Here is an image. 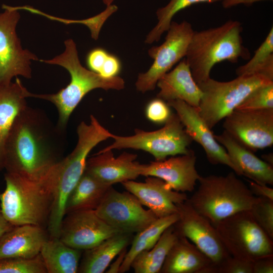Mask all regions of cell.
Returning a JSON list of instances; mask_svg holds the SVG:
<instances>
[{"mask_svg":"<svg viewBox=\"0 0 273 273\" xmlns=\"http://www.w3.org/2000/svg\"><path fill=\"white\" fill-rule=\"evenodd\" d=\"M65 130L38 108L26 107L17 116L5 147L6 172L44 179L63 158Z\"/></svg>","mask_w":273,"mask_h":273,"instance_id":"obj_1","label":"cell"},{"mask_svg":"<svg viewBox=\"0 0 273 273\" xmlns=\"http://www.w3.org/2000/svg\"><path fill=\"white\" fill-rule=\"evenodd\" d=\"M77 133L78 140L74 149L58 162L48 174L54 195L47 228L50 237L59 238L67 199L85 170L89 153L100 143L111 138L113 134L93 115L90 116L89 123L84 121L79 123Z\"/></svg>","mask_w":273,"mask_h":273,"instance_id":"obj_2","label":"cell"},{"mask_svg":"<svg viewBox=\"0 0 273 273\" xmlns=\"http://www.w3.org/2000/svg\"><path fill=\"white\" fill-rule=\"evenodd\" d=\"M240 22L230 20L213 28L195 31L189 43L186 60L197 84L210 76L215 65L228 61L236 63L240 58L250 59L248 49L243 43Z\"/></svg>","mask_w":273,"mask_h":273,"instance_id":"obj_3","label":"cell"},{"mask_svg":"<svg viewBox=\"0 0 273 273\" xmlns=\"http://www.w3.org/2000/svg\"><path fill=\"white\" fill-rule=\"evenodd\" d=\"M64 44L65 50L62 54L51 60L39 61L65 68L70 75L69 83L57 93H31L30 97L43 99L53 103L58 113L57 124L65 130L72 113L87 93L96 88L120 90L124 88L125 81L119 76L107 78L87 70L80 62L76 46L73 39L66 40Z\"/></svg>","mask_w":273,"mask_h":273,"instance_id":"obj_4","label":"cell"},{"mask_svg":"<svg viewBox=\"0 0 273 273\" xmlns=\"http://www.w3.org/2000/svg\"><path fill=\"white\" fill-rule=\"evenodd\" d=\"M6 187L0 193V208L13 225L47 228L53 200V188L47 175L40 180L6 172Z\"/></svg>","mask_w":273,"mask_h":273,"instance_id":"obj_5","label":"cell"},{"mask_svg":"<svg viewBox=\"0 0 273 273\" xmlns=\"http://www.w3.org/2000/svg\"><path fill=\"white\" fill-rule=\"evenodd\" d=\"M198 181V189L188 200L214 226L230 216L249 210L256 197L234 171L224 176H200Z\"/></svg>","mask_w":273,"mask_h":273,"instance_id":"obj_6","label":"cell"},{"mask_svg":"<svg viewBox=\"0 0 273 273\" xmlns=\"http://www.w3.org/2000/svg\"><path fill=\"white\" fill-rule=\"evenodd\" d=\"M258 74L238 76L229 81H219L210 77L198 84L202 96L198 112L212 129L259 86L272 82Z\"/></svg>","mask_w":273,"mask_h":273,"instance_id":"obj_7","label":"cell"},{"mask_svg":"<svg viewBox=\"0 0 273 273\" xmlns=\"http://www.w3.org/2000/svg\"><path fill=\"white\" fill-rule=\"evenodd\" d=\"M111 138L114 142L101 151L141 150L151 154L156 161L187 154L191 151L189 147L193 141L177 115L173 113L159 129L147 131L136 128L132 135L112 134Z\"/></svg>","mask_w":273,"mask_h":273,"instance_id":"obj_8","label":"cell"},{"mask_svg":"<svg viewBox=\"0 0 273 273\" xmlns=\"http://www.w3.org/2000/svg\"><path fill=\"white\" fill-rule=\"evenodd\" d=\"M215 227L232 256L253 262L273 255V240L256 222L249 210L230 216Z\"/></svg>","mask_w":273,"mask_h":273,"instance_id":"obj_9","label":"cell"},{"mask_svg":"<svg viewBox=\"0 0 273 273\" xmlns=\"http://www.w3.org/2000/svg\"><path fill=\"white\" fill-rule=\"evenodd\" d=\"M167 31L163 43L148 50L154 62L147 72L138 75L135 85L139 92L154 90L159 79L186 55L194 31L191 24L172 21Z\"/></svg>","mask_w":273,"mask_h":273,"instance_id":"obj_10","label":"cell"},{"mask_svg":"<svg viewBox=\"0 0 273 273\" xmlns=\"http://www.w3.org/2000/svg\"><path fill=\"white\" fill-rule=\"evenodd\" d=\"M0 13V84L12 82L14 76L31 77V61H38L27 50L22 49L16 28L20 15L15 7L3 5Z\"/></svg>","mask_w":273,"mask_h":273,"instance_id":"obj_11","label":"cell"},{"mask_svg":"<svg viewBox=\"0 0 273 273\" xmlns=\"http://www.w3.org/2000/svg\"><path fill=\"white\" fill-rule=\"evenodd\" d=\"M110 226L123 233L139 232L158 219L150 209H145L132 194L120 192L111 186L95 210Z\"/></svg>","mask_w":273,"mask_h":273,"instance_id":"obj_12","label":"cell"},{"mask_svg":"<svg viewBox=\"0 0 273 273\" xmlns=\"http://www.w3.org/2000/svg\"><path fill=\"white\" fill-rule=\"evenodd\" d=\"M176 205L179 218L173 224L175 229L209 258L215 273L217 268L231 256L215 227L194 209L188 199Z\"/></svg>","mask_w":273,"mask_h":273,"instance_id":"obj_13","label":"cell"},{"mask_svg":"<svg viewBox=\"0 0 273 273\" xmlns=\"http://www.w3.org/2000/svg\"><path fill=\"white\" fill-rule=\"evenodd\" d=\"M224 131L255 152L273 144V109L235 110L225 118Z\"/></svg>","mask_w":273,"mask_h":273,"instance_id":"obj_14","label":"cell"},{"mask_svg":"<svg viewBox=\"0 0 273 273\" xmlns=\"http://www.w3.org/2000/svg\"><path fill=\"white\" fill-rule=\"evenodd\" d=\"M119 233L100 218L95 210H82L65 214L59 238L72 248L84 251Z\"/></svg>","mask_w":273,"mask_h":273,"instance_id":"obj_15","label":"cell"},{"mask_svg":"<svg viewBox=\"0 0 273 273\" xmlns=\"http://www.w3.org/2000/svg\"><path fill=\"white\" fill-rule=\"evenodd\" d=\"M174 109L193 141L204 149L206 158L212 165L222 164L231 168L237 175L241 173L234 164L224 148L215 139L211 129L200 115L198 109L181 100L166 102Z\"/></svg>","mask_w":273,"mask_h":273,"instance_id":"obj_16","label":"cell"},{"mask_svg":"<svg viewBox=\"0 0 273 273\" xmlns=\"http://www.w3.org/2000/svg\"><path fill=\"white\" fill-rule=\"evenodd\" d=\"M146 177L144 182L130 180L122 182L121 184L158 218L177 213L176 204L186 201L188 198L187 194L173 190L160 178L152 176Z\"/></svg>","mask_w":273,"mask_h":273,"instance_id":"obj_17","label":"cell"},{"mask_svg":"<svg viewBox=\"0 0 273 273\" xmlns=\"http://www.w3.org/2000/svg\"><path fill=\"white\" fill-rule=\"evenodd\" d=\"M196 163V156L191 150L187 154L144 164L141 175L160 178L177 192H191L200 177Z\"/></svg>","mask_w":273,"mask_h":273,"instance_id":"obj_18","label":"cell"},{"mask_svg":"<svg viewBox=\"0 0 273 273\" xmlns=\"http://www.w3.org/2000/svg\"><path fill=\"white\" fill-rule=\"evenodd\" d=\"M136 154L126 152L115 157L112 150H100L87 159L85 171L101 182L113 186L141 175L144 164L136 161Z\"/></svg>","mask_w":273,"mask_h":273,"instance_id":"obj_19","label":"cell"},{"mask_svg":"<svg viewBox=\"0 0 273 273\" xmlns=\"http://www.w3.org/2000/svg\"><path fill=\"white\" fill-rule=\"evenodd\" d=\"M156 85L160 89L157 98L166 102L181 100L198 109L202 92L195 81L185 59L172 70L163 75Z\"/></svg>","mask_w":273,"mask_h":273,"instance_id":"obj_20","label":"cell"},{"mask_svg":"<svg viewBox=\"0 0 273 273\" xmlns=\"http://www.w3.org/2000/svg\"><path fill=\"white\" fill-rule=\"evenodd\" d=\"M214 138L224 148L241 175L261 185H273L272 166L259 158L225 131L220 134H214Z\"/></svg>","mask_w":273,"mask_h":273,"instance_id":"obj_21","label":"cell"},{"mask_svg":"<svg viewBox=\"0 0 273 273\" xmlns=\"http://www.w3.org/2000/svg\"><path fill=\"white\" fill-rule=\"evenodd\" d=\"M49 237L47 230L38 226H14L0 239V260L34 257Z\"/></svg>","mask_w":273,"mask_h":273,"instance_id":"obj_22","label":"cell"},{"mask_svg":"<svg viewBox=\"0 0 273 273\" xmlns=\"http://www.w3.org/2000/svg\"><path fill=\"white\" fill-rule=\"evenodd\" d=\"M213 270L209 258L186 237L178 234L160 273H213Z\"/></svg>","mask_w":273,"mask_h":273,"instance_id":"obj_23","label":"cell"},{"mask_svg":"<svg viewBox=\"0 0 273 273\" xmlns=\"http://www.w3.org/2000/svg\"><path fill=\"white\" fill-rule=\"evenodd\" d=\"M21 80L0 84V172L5 169V147L17 116L28 105L31 95Z\"/></svg>","mask_w":273,"mask_h":273,"instance_id":"obj_24","label":"cell"},{"mask_svg":"<svg viewBox=\"0 0 273 273\" xmlns=\"http://www.w3.org/2000/svg\"><path fill=\"white\" fill-rule=\"evenodd\" d=\"M132 234L119 233L84 250L78 272L103 273L113 260L131 243Z\"/></svg>","mask_w":273,"mask_h":273,"instance_id":"obj_25","label":"cell"},{"mask_svg":"<svg viewBox=\"0 0 273 273\" xmlns=\"http://www.w3.org/2000/svg\"><path fill=\"white\" fill-rule=\"evenodd\" d=\"M82 250L72 248L59 238L49 237L43 244L40 255L47 273H76Z\"/></svg>","mask_w":273,"mask_h":273,"instance_id":"obj_26","label":"cell"},{"mask_svg":"<svg viewBox=\"0 0 273 273\" xmlns=\"http://www.w3.org/2000/svg\"><path fill=\"white\" fill-rule=\"evenodd\" d=\"M111 186L84 170L67 199L65 214L77 210H95Z\"/></svg>","mask_w":273,"mask_h":273,"instance_id":"obj_27","label":"cell"},{"mask_svg":"<svg viewBox=\"0 0 273 273\" xmlns=\"http://www.w3.org/2000/svg\"><path fill=\"white\" fill-rule=\"evenodd\" d=\"M177 237L173 224L169 226L152 248L141 252L134 258L131 268L135 273H160L166 257Z\"/></svg>","mask_w":273,"mask_h":273,"instance_id":"obj_28","label":"cell"},{"mask_svg":"<svg viewBox=\"0 0 273 273\" xmlns=\"http://www.w3.org/2000/svg\"><path fill=\"white\" fill-rule=\"evenodd\" d=\"M178 218L177 213L159 218L143 230L136 233L133 237L130 247L127 251L119 272L128 271L134 258L141 252L152 248L164 231L173 224Z\"/></svg>","mask_w":273,"mask_h":273,"instance_id":"obj_29","label":"cell"},{"mask_svg":"<svg viewBox=\"0 0 273 273\" xmlns=\"http://www.w3.org/2000/svg\"><path fill=\"white\" fill-rule=\"evenodd\" d=\"M238 76L258 74L273 80V27L253 57L236 70Z\"/></svg>","mask_w":273,"mask_h":273,"instance_id":"obj_30","label":"cell"},{"mask_svg":"<svg viewBox=\"0 0 273 273\" xmlns=\"http://www.w3.org/2000/svg\"><path fill=\"white\" fill-rule=\"evenodd\" d=\"M222 0H170L165 6L156 11L158 23L147 35L145 42L151 44L159 40L161 36L169 29L172 19L178 12L194 4L212 3Z\"/></svg>","mask_w":273,"mask_h":273,"instance_id":"obj_31","label":"cell"},{"mask_svg":"<svg viewBox=\"0 0 273 273\" xmlns=\"http://www.w3.org/2000/svg\"><path fill=\"white\" fill-rule=\"evenodd\" d=\"M0 273H47V271L39 254L30 258L1 259Z\"/></svg>","mask_w":273,"mask_h":273,"instance_id":"obj_32","label":"cell"},{"mask_svg":"<svg viewBox=\"0 0 273 273\" xmlns=\"http://www.w3.org/2000/svg\"><path fill=\"white\" fill-rule=\"evenodd\" d=\"M273 109V81L253 90L235 110H257Z\"/></svg>","mask_w":273,"mask_h":273,"instance_id":"obj_33","label":"cell"},{"mask_svg":"<svg viewBox=\"0 0 273 273\" xmlns=\"http://www.w3.org/2000/svg\"><path fill=\"white\" fill-rule=\"evenodd\" d=\"M249 211L258 224L273 240V200L256 197Z\"/></svg>","mask_w":273,"mask_h":273,"instance_id":"obj_34","label":"cell"},{"mask_svg":"<svg viewBox=\"0 0 273 273\" xmlns=\"http://www.w3.org/2000/svg\"><path fill=\"white\" fill-rule=\"evenodd\" d=\"M118 8L114 5L107 6L106 9L101 13L93 17L80 20H69L61 18V22L68 24L80 23L86 25L90 30L92 37L97 39L99 32L106 20L114 13L117 11Z\"/></svg>","mask_w":273,"mask_h":273,"instance_id":"obj_35","label":"cell"},{"mask_svg":"<svg viewBox=\"0 0 273 273\" xmlns=\"http://www.w3.org/2000/svg\"><path fill=\"white\" fill-rule=\"evenodd\" d=\"M172 113L170 107L167 103L158 98L151 101L145 110L147 119L157 124H164Z\"/></svg>","mask_w":273,"mask_h":273,"instance_id":"obj_36","label":"cell"},{"mask_svg":"<svg viewBox=\"0 0 273 273\" xmlns=\"http://www.w3.org/2000/svg\"><path fill=\"white\" fill-rule=\"evenodd\" d=\"M253 262L230 256L216 269L215 273H252Z\"/></svg>","mask_w":273,"mask_h":273,"instance_id":"obj_37","label":"cell"},{"mask_svg":"<svg viewBox=\"0 0 273 273\" xmlns=\"http://www.w3.org/2000/svg\"><path fill=\"white\" fill-rule=\"evenodd\" d=\"M109 55L103 49L98 48L91 50L87 55L86 63L90 70L99 74Z\"/></svg>","mask_w":273,"mask_h":273,"instance_id":"obj_38","label":"cell"},{"mask_svg":"<svg viewBox=\"0 0 273 273\" xmlns=\"http://www.w3.org/2000/svg\"><path fill=\"white\" fill-rule=\"evenodd\" d=\"M121 68V63L119 59L109 54L99 74L107 78L115 77L118 76Z\"/></svg>","mask_w":273,"mask_h":273,"instance_id":"obj_39","label":"cell"},{"mask_svg":"<svg viewBox=\"0 0 273 273\" xmlns=\"http://www.w3.org/2000/svg\"><path fill=\"white\" fill-rule=\"evenodd\" d=\"M273 255L260 258L253 262L252 273H272Z\"/></svg>","mask_w":273,"mask_h":273,"instance_id":"obj_40","label":"cell"},{"mask_svg":"<svg viewBox=\"0 0 273 273\" xmlns=\"http://www.w3.org/2000/svg\"><path fill=\"white\" fill-rule=\"evenodd\" d=\"M249 182V189L255 197L267 198L273 200V189L267 185H261L251 180Z\"/></svg>","mask_w":273,"mask_h":273,"instance_id":"obj_41","label":"cell"},{"mask_svg":"<svg viewBox=\"0 0 273 273\" xmlns=\"http://www.w3.org/2000/svg\"><path fill=\"white\" fill-rule=\"evenodd\" d=\"M127 248L124 249L117 256L116 259L111 264L107 269V273H118L119 272L120 267L123 262L126 253Z\"/></svg>","mask_w":273,"mask_h":273,"instance_id":"obj_42","label":"cell"},{"mask_svg":"<svg viewBox=\"0 0 273 273\" xmlns=\"http://www.w3.org/2000/svg\"><path fill=\"white\" fill-rule=\"evenodd\" d=\"M262 1H272V0H222V5L224 8H230L240 4L247 5H251L254 3Z\"/></svg>","mask_w":273,"mask_h":273,"instance_id":"obj_43","label":"cell"},{"mask_svg":"<svg viewBox=\"0 0 273 273\" xmlns=\"http://www.w3.org/2000/svg\"><path fill=\"white\" fill-rule=\"evenodd\" d=\"M14 226L5 218L0 208V239Z\"/></svg>","mask_w":273,"mask_h":273,"instance_id":"obj_44","label":"cell"},{"mask_svg":"<svg viewBox=\"0 0 273 273\" xmlns=\"http://www.w3.org/2000/svg\"><path fill=\"white\" fill-rule=\"evenodd\" d=\"M261 158L264 161L273 166V154L272 153L264 154L262 155Z\"/></svg>","mask_w":273,"mask_h":273,"instance_id":"obj_45","label":"cell"},{"mask_svg":"<svg viewBox=\"0 0 273 273\" xmlns=\"http://www.w3.org/2000/svg\"><path fill=\"white\" fill-rule=\"evenodd\" d=\"M104 4H105L107 6L112 5V3L115 0H102Z\"/></svg>","mask_w":273,"mask_h":273,"instance_id":"obj_46","label":"cell"}]
</instances>
